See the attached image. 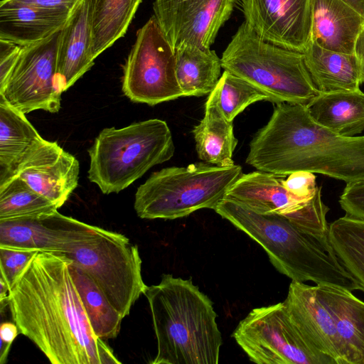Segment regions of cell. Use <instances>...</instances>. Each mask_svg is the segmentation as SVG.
<instances>
[{"label":"cell","mask_w":364,"mask_h":364,"mask_svg":"<svg viewBox=\"0 0 364 364\" xmlns=\"http://www.w3.org/2000/svg\"><path fill=\"white\" fill-rule=\"evenodd\" d=\"M65 254L36 252L9 288L8 306L19 333L53 364H118L94 332Z\"/></svg>","instance_id":"obj_1"},{"label":"cell","mask_w":364,"mask_h":364,"mask_svg":"<svg viewBox=\"0 0 364 364\" xmlns=\"http://www.w3.org/2000/svg\"><path fill=\"white\" fill-rule=\"evenodd\" d=\"M246 163L283 178L307 171L364 181V136H342L317 124L306 106L280 103L251 140Z\"/></svg>","instance_id":"obj_2"},{"label":"cell","mask_w":364,"mask_h":364,"mask_svg":"<svg viewBox=\"0 0 364 364\" xmlns=\"http://www.w3.org/2000/svg\"><path fill=\"white\" fill-rule=\"evenodd\" d=\"M157 342L151 364H218L223 338L210 298L191 279L164 274L147 286Z\"/></svg>","instance_id":"obj_3"},{"label":"cell","mask_w":364,"mask_h":364,"mask_svg":"<svg viewBox=\"0 0 364 364\" xmlns=\"http://www.w3.org/2000/svg\"><path fill=\"white\" fill-rule=\"evenodd\" d=\"M213 210L257 242L278 272L291 281L361 290L341 263L328 237L309 232L285 216L261 215L225 198Z\"/></svg>","instance_id":"obj_4"},{"label":"cell","mask_w":364,"mask_h":364,"mask_svg":"<svg viewBox=\"0 0 364 364\" xmlns=\"http://www.w3.org/2000/svg\"><path fill=\"white\" fill-rule=\"evenodd\" d=\"M174 151L171 132L164 120L105 128L87 150V177L104 194L118 193L153 166L171 159Z\"/></svg>","instance_id":"obj_5"},{"label":"cell","mask_w":364,"mask_h":364,"mask_svg":"<svg viewBox=\"0 0 364 364\" xmlns=\"http://www.w3.org/2000/svg\"><path fill=\"white\" fill-rule=\"evenodd\" d=\"M220 59L224 70L249 82L276 105L306 107L320 94L302 53L264 41L245 22L240 26Z\"/></svg>","instance_id":"obj_6"},{"label":"cell","mask_w":364,"mask_h":364,"mask_svg":"<svg viewBox=\"0 0 364 364\" xmlns=\"http://www.w3.org/2000/svg\"><path fill=\"white\" fill-rule=\"evenodd\" d=\"M242 173L233 164L204 162L154 172L136 190L134 208L142 219L174 220L204 208L214 209Z\"/></svg>","instance_id":"obj_7"},{"label":"cell","mask_w":364,"mask_h":364,"mask_svg":"<svg viewBox=\"0 0 364 364\" xmlns=\"http://www.w3.org/2000/svg\"><path fill=\"white\" fill-rule=\"evenodd\" d=\"M65 255L91 277L123 318L147 287L138 247L123 234L103 228L94 240Z\"/></svg>","instance_id":"obj_8"},{"label":"cell","mask_w":364,"mask_h":364,"mask_svg":"<svg viewBox=\"0 0 364 364\" xmlns=\"http://www.w3.org/2000/svg\"><path fill=\"white\" fill-rule=\"evenodd\" d=\"M232 337L250 360L257 364H333L306 343L284 301L251 310Z\"/></svg>","instance_id":"obj_9"},{"label":"cell","mask_w":364,"mask_h":364,"mask_svg":"<svg viewBox=\"0 0 364 364\" xmlns=\"http://www.w3.org/2000/svg\"><path fill=\"white\" fill-rule=\"evenodd\" d=\"M122 71V92L134 102L154 106L183 97L176 78L175 50L154 16L137 31Z\"/></svg>","instance_id":"obj_10"},{"label":"cell","mask_w":364,"mask_h":364,"mask_svg":"<svg viewBox=\"0 0 364 364\" xmlns=\"http://www.w3.org/2000/svg\"><path fill=\"white\" fill-rule=\"evenodd\" d=\"M60 31L23 46L14 67L0 84V98L25 114L38 109L56 113L60 109L62 93L55 82Z\"/></svg>","instance_id":"obj_11"},{"label":"cell","mask_w":364,"mask_h":364,"mask_svg":"<svg viewBox=\"0 0 364 364\" xmlns=\"http://www.w3.org/2000/svg\"><path fill=\"white\" fill-rule=\"evenodd\" d=\"M238 0H154V16L175 50L181 46L209 49Z\"/></svg>","instance_id":"obj_12"},{"label":"cell","mask_w":364,"mask_h":364,"mask_svg":"<svg viewBox=\"0 0 364 364\" xmlns=\"http://www.w3.org/2000/svg\"><path fill=\"white\" fill-rule=\"evenodd\" d=\"M102 229L57 210L41 219L0 222V247L65 254L94 240Z\"/></svg>","instance_id":"obj_13"},{"label":"cell","mask_w":364,"mask_h":364,"mask_svg":"<svg viewBox=\"0 0 364 364\" xmlns=\"http://www.w3.org/2000/svg\"><path fill=\"white\" fill-rule=\"evenodd\" d=\"M284 302L291 322L306 343L333 364H346L336 315L321 286L291 281Z\"/></svg>","instance_id":"obj_14"},{"label":"cell","mask_w":364,"mask_h":364,"mask_svg":"<svg viewBox=\"0 0 364 364\" xmlns=\"http://www.w3.org/2000/svg\"><path fill=\"white\" fill-rule=\"evenodd\" d=\"M312 0H242L245 22L262 40L304 53L311 38Z\"/></svg>","instance_id":"obj_15"},{"label":"cell","mask_w":364,"mask_h":364,"mask_svg":"<svg viewBox=\"0 0 364 364\" xmlns=\"http://www.w3.org/2000/svg\"><path fill=\"white\" fill-rule=\"evenodd\" d=\"M80 164L55 141L46 140L18 166L16 175L59 208L77 188Z\"/></svg>","instance_id":"obj_16"},{"label":"cell","mask_w":364,"mask_h":364,"mask_svg":"<svg viewBox=\"0 0 364 364\" xmlns=\"http://www.w3.org/2000/svg\"><path fill=\"white\" fill-rule=\"evenodd\" d=\"M92 2L82 0L60 31L56 67V86L63 93L94 65Z\"/></svg>","instance_id":"obj_17"},{"label":"cell","mask_w":364,"mask_h":364,"mask_svg":"<svg viewBox=\"0 0 364 364\" xmlns=\"http://www.w3.org/2000/svg\"><path fill=\"white\" fill-rule=\"evenodd\" d=\"M282 178L259 170L242 173L224 198L261 215H289L311 199H301L289 192L282 183Z\"/></svg>","instance_id":"obj_18"},{"label":"cell","mask_w":364,"mask_h":364,"mask_svg":"<svg viewBox=\"0 0 364 364\" xmlns=\"http://www.w3.org/2000/svg\"><path fill=\"white\" fill-rule=\"evenodd\" d=\"M310 40L321 47L355 54L364 17L342 0H312Z\"/></svg>","instance_id":"obj_19"},{"label":"cell","mask_w":364,"mask_h":364,"mask_svg":"<svg viewBox=\"0 0 364 364\" xmlns=\"http://www.w3.org/2000/svg\"><path fill=\"white\" fill-rule=\"evenodd\" d=\"M70 14L1 1L0 40L21 47L35 43L60 31Z\"/></svg>","instance_id":"obj_20"},{"label":"cell","mask_w":364,"mask_h":364,"mask_svg":"<svg viewBox=\"0 0 364 364\" xmlns=\"http://www.w3.org/2000/svg\"><path fill=\"white\" fill-rule=\"evenodd\" d=\"M302 53L311 78L320 93L360 90V70L355 54L327 50L311 40Z\"/></svg>","instance_id":"obj_21"},{"label":"cell","mask_w":364,"mask_h":364,"mask_svg":"<svg viewBox=\"0 0 364 364\" xmlns=\"http://www.w3.org/2000/svg\"><path fill=\"white\" fill-rule=\"evenodd\" d=\"M45 141L25 114L0 98V183L15 176L18 166Z\"/></svg>","instance_id":"obj_22"},{"label":"cell","mask_w":364,"mask_h":364,"mask_svg":"<svg viewBox=\"0 0 364 364\" xmlns=\"http://www.w3.org/2000/svg\"><path fill=\"white\" fill-rule=\"evenodd\" d=\"M306 107L317 124L342 136H354L364 130V92L360 90L320 93Z\"/></svg>","instance_id":"obj_23"},{"label":"cell","mask_w":364,"mask_h":364,"mask_svg":"<svg viewBox=\"0 0 364 364\" xmlns=\"http://www.w3.org/2000/svg\"><path fill=\"white\" fill-rule=\"evenodd\" d=\"M321 285L336 315L346 364H364V301L348 289Z\"/></svg>","instance_id":"obj_24"},{"label":"cell","mask_w":364,"mask_h":364,"mask_svg":"<svg viewBox=\"0 0 364 364\" xmlns=\"http://www.w3.org/2000/svg\"><path fill=\"white\" fill-rule=\"evenodd\" d=\"M175 56L176 78L183 97L209 95L217 85L223 68L215 52L183 45L175 50Z\"/></svg>","instance_id":"obj_25"},{"label":"cell","mask_w":364,"mask_h":364,"mask_svg":"<svg viewBox=\"0 0 364 364\" xmlns=\"http://www.w3.org/2000/svg\"><path fill=\"white\" fill-rule=\"evenodd\" d=\"M204 111L203 118L192 131L198 158L204 163L218 166L235 164L232 154L237 139L232 122H228L215 107L205 106Z\"/></svg>","instance_id":"obj_26"},{"label":"cell","mask_w":364,"mask_h":364,"mask_svg":"<svg viewBox=\"0 0 364 364\" xmlns=\"http://www.w3.org/2000/svg\"><path fill=\"white\" fill-rule=\"evenodd\" d=\"M95 59L127 32L141 0H92Z\"/></svg>","instance_id":"obj_27"},{"label":"cell","mask_w":364,"mask_h":364,"mask_svg":"<svg viewBox=\"0 0 364 364\" xmlns=\"http://www.w3.org/2000/svg\"><path fill=\"white\" fill-rule=\"evenodd\" d=\"M329 242L341 263L364 291V218L348 214L331 223Z\"/></svg>","instance_id":"obj_28"},{"label":"cell","mask_w":364,"mask_h":364,"mask_svg":"<svg viewBox=\"0 0 364 364\" xmlns=\"http://www.w3.org/2000/svg\"><path fill=\"white\" fill-rule=\"evenodd\" d=\"M58 209L17 175L0 183V222L41 219Z\"/></svg>","instance_id":"obj_29"},{"label":"cell","mask_w":364,"mask_h":364,"mask_svg":"<svg viewBox=\"0 0 364 364\" xmlns=\"http://www.w3.org/2000/svg\"><path fill=\"white\" fill-rule=\"evenodd\" d=\"M70 270L94 332L103 340L115 338L123 318L91 277L73 261Z\"/></svg>","instance_id":"obj_30"},{"label":"cell","mask_w":364,"mask_h":364,"mask_svg":"<svg viewBox=\"0 0 364 364\" xmlns=\"http://www.w3.org/2000/svg\"><path fill=\"white\" fill-rule=\"evenodd\" d=\"M264 100L269 101L267 95L240 77L224 70L205 106L216 107L228 122H232L248 106Z\"/></svg>","instance_id":"obj_31"},{"label":"cell","mask_w":364,"mask_h":364,"mask_svg":"<svg viewBox=\"0 0 364 364\" xmlns=\"http://www.w3.org/2000/svg\"><path fill=\"white\" fill-rule=\"evenodd\" d=\"M34 254L29 250L0 247V278L9 288Z\"/></svg>","instance_id":"obj_32"},{"label":"cell","mask_w":364,"mask_h":364,"mask_svg":"<svg viewBox=\"0 0 364 364\" xmlns=\"http://www.w3.org/2000/svg\"><path fill=\"white\" fill-rule=\"evenodd\" d=\"M282 183L289 192L304 200L311 199L317 189L316 176L307 171H294L282 178Z\"/></svg>","instance_id":"obj_33"},{"label":"cell","mask_w":364,"mask_h":364,"mask_svg":"<svg viewBox=\"0 0 364 364\" xmlns=\"http://www.w3.org/2000/svg\"><path fill=\"white\" fill-rule=\"evenodd\" d=\"M338 202L346 214L364 218V181L346 183Z\"/></svg>","instance_id":"obj_34"},{"label":"cell","mask_w":364,"mask_h":364,"mask_svg":"<svg viewBox=\"0 0 364 364\" xmlns=\"http://www.w3.org/2000/svg\"><path fill=\"white\" fill-rule=\"evenodd\" d=\"M22 47L9 41L0 40V84L14 67Z\"/></svg>","instance_id":"obj_35"},{"label":"cell","mask_w":364,"mask_h":364,"mask_svg":"<svg viewBox=\"0 0 364 364\" xmlns=\"http://www.w3.org/2000/svg\"><path fill=\"white\" fill-rule=\"evenodd\" d=\"M10 4L26 5L32 7L59 10L72 14L82 0H1Z\"/></svg>","instance_id":"obj_36"},{"label":"cell","mask_w":364,"mask_h":364,"mask_svg":"<svg viewBox=\"0 0 364 364\" xmlns=\"http://www.w3.org/2000/svg\"><path fill=\"white\" fill-rule=\"evenodd\" d=\"M19 330L14 322L6 321L1 323L0 327V364L6 362L12 343L17 337Z\"/></svg>","instance_id":"obj_37"},{"label":"cell","mask_w":364,"mask_h":364,"mask_svg":"<svg viewBox=\"0 0 364 364\" xmlns=\"http://www.w3.org/2000/svg\"><path fill=\"white\" fill-rule=\"evenodd\" d=\"M354 53L358 60L361 83H364V24L355 43Z\"/></svg>","instance_id":"obj_38"},{"label":"cell","mask_w":364,"mask_h":364,"mask_svg":"<svg viewBox=\"0 0 364 364\" xmlns=\"http://www.w3.org/2000/svg\"><path fill=\"white\" fill-rule=\"evenodd\" d=\"M364 17V0H342Z\"/></svg>","instance_id":"obj_39"}]
</instances>
